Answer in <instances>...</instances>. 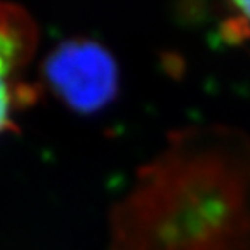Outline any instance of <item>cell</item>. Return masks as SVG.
I'll return each mask as SVG.
<instances>
[{
	"mask_svg": "<svg viewBox=\"0 0 250 250\" xmlns=\"http://www.w3.org/2000/svg\"><path fill=\"white\" fill-rule=\"evenodd\" d=\"M37 43L39 28L30 12L0 2V137L14 132L18 117L40 98L39 83L24 78Z\"/></svg>",
	"mask_w": 250,
	"mask_h": 250,
	"instance_id": "cell-3",
	"label": "cell"
},
{
	"mask_svg": "<svg viewBox=\"0 0 250 250\" xmlns=\"http://www.w3.org/2000/svg\"><path fill=\"white\" fill-rule=\"evenodd\" d=\"M236 137L183 130L137 170L111 212L108 250H242V168Z\"/></svg>",
	"mask_w": 250,
	"mask_h": 250,
	"instance_id": "cell-1",
	"label": "cell"
},
{
	"mask_svg": "<svg viewBox=\"0 0 250 250\" xmlns=\"http://www.w3.org/2000/svg\"><path fill=\"white\" fill-rule=\"evenodd\" d=\"M39 85L70 111L94 115L117 99L120 70L115 56L101 42L71 37L45 54Z\"/></svg>",
	"mask_w": 250,
	"mask_h": 250,
	"instance_id": "cell-2",
	"label": "cell"
},
{
	"mask_svg": "<svg viewBox=\"0 0 250 250\" xmlns=\"http://www.w3.org/2000/svg\"><path fill=\"white\" fill-rule=\"evenodd\" d=\"M231 9L234 12H238L250 28V2H236V4H231Z\"/></svg>",
	"mask_w": 250,
	"mask_h": 250,
	"instance_id": "cell-4",
	"label": "cell"
}]
</instances>
